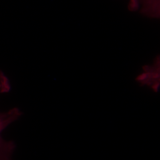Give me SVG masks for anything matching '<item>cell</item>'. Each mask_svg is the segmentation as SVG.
<instances>
[{
	"instance_id": "obj_1",
	"label": "cell",
	"mask_w": 160,
	"mask_h": 160,
	"mask_svg": "<svg viewBox=\"0 0 160 160\" xmlns=\"http://www.w3.org/2000/svg\"><path fill=\"white\" fill-rule=\"evenodd\" d=\"M138 82L142 85L151 88L157 91L160 88V57L155 60L151 65L144 67L143 71L137 78Z\"/></svg>"
},
{
	"instance_id": "obj_4",
	"label": "cell",
	"mask_w": 160,
	"mask_h": 160,
	"mask_svg": "<svg viewBox=\"0 0 160 160\" xmlns=\"http://www.w3.org/2000/svg\"><path fill=\"white\" fill-rule=\"evenodd\" d=\"M2 133V131H0V133Z\"/></svg>"
},
{
	"instance_id": "obj_2",
	"label": "cell",
	"mask_w": 160,
	"mask_h": 160,
	"mask_svg": "<svg viewBox=\"0 0 160 160\" xmlns=\"http://www.w3.org/2000/svg\"><path fill=\"white\" fill-rule=\"evenodd\" d=\"M130 5L148 17L160 19V0H131Z\"/></svg>"
},
{
	"instance_id": "obj_3",
	"label": "cell",
	"mask_w": 160,
	"mask_h": 160,
	"mask_svg": "<svg viewBox=\"0 0 160 160\" xmlns=\"http://www.w3.org/2000/svg\"><path fill=\"white\" fill-rule=\"evenodd\" d=\"M10 88L9 82L3 73L0 72V93L6 92ZM19 111L17 109H13L5 113H0V131L13 122L19 116Z\"/></svg>"
}]
</instances>
